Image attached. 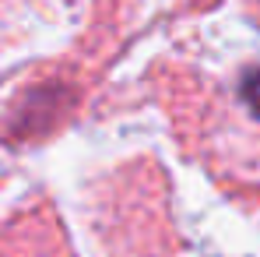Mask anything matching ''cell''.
<instances>
[{
    "mask_svg": "<svg viewBox=\"0 0 260 257\" xmlns=\"http://www.w3.org/2000/svg\"><path fill=\"white\" fill-rule=\"evenodd\" d=\"M243 102L250 106V113L260 120V64L243 74Z\"/></svg>",
    "mask_w": 260,
    "mask_h": 257,
    "instance_id": "obj_1",
    "label": "cell"
}]
</instances>
